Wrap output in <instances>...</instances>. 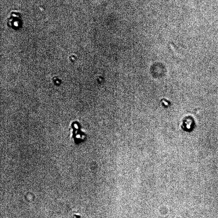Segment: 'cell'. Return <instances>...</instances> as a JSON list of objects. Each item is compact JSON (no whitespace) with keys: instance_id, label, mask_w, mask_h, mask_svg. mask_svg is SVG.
Here are the masks:
<instances>
[{"instance_id":"obj_3","label":"cell","mask_w":218,"mask_h":218,"mask_svg":"<svg viewBox=\"0 0 218 218\" xmlns=\"http://www.w3.org/2000/svg\"><path fill=\"white\" fill-rule=\"evenodd\" d=\"M161 101H162V103L164 106H168L169 104V103L166 99H163V100H162Z\"/></svg>"},{"instance_id":"obj_1","label":"cell","mask_w":218,"mask_h":218,"mask_svg":"<svg viewBox=\"0 0 218 218\" xmlns=\"http://www.w3.org/2000/svg\"><path fill=\"white\" fill-rule=\"evenodd\" d=\"M7 24L12 29L19 30L22 25L21 15L17 11H14L10 12L7 19Z\"/></svg>"},{"instance_id":"obj_2","label":"cell","mask_w":218,"mask_h":218,"mask_svg":"<svg viewBox=\"0 0 218 218\" xmlns=\"http://www.w3.org/2000/svg\"><path fill=\"white\" fill-rule=\"evenodd\" d=\"M195 122L194 119L191 116H187L183 120L181 128L185 131L190 132L194 129Z\"/></svg>"}]
</instances>
